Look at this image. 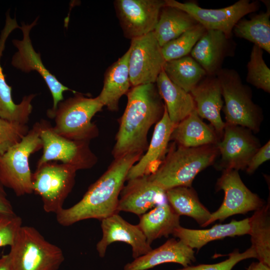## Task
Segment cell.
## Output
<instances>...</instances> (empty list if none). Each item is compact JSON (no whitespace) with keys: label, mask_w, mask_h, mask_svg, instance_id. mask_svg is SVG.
I'll return each instance as SVG.
<instances>
[{"label":"cell","mask_w":270,"mask_h":270,"mask_svg":"<svg viewBox=\"0 0 270 270\" xmlns=\"http://www.w3.org/2000/svg\"><path fill=\"white\" fill-rule=\"evenodd\" d=\"M176 126L170 120L166 108L156 124L146 153L130 168L126 180L149 175L158 168V162L164 158L172 130Z\"/></svg>","instance_id":"cell-20"},{"label":"cell","mask_w":270,"mask_h":270,"mask_svg":"<svg viewBox=\"0 0 270 270\" xmlns=\"http://www.w3.org/2000/svg\"><path fill=\"white\" fill-rule=\"evenodd\" d=\"M156 84L164 101L168 116L174 124L179 123L196 110L190 92L173 83L164 70L160 74Z\"/></svg>","instance_id":"cell-25"},{"label":"cell","mask_w":270,"mask_h":270,"mask_svg":"<svg viewBox=\"0 0 270 270\" xmlns=\"http://www.w3.org/2000/svg\"><path fill=\"white\" fill-rule=\"evenodd\" d=\"M230 263L225 260L214 264H201L196 266H188L177 270H232Z\"/></svg>","instance_id":"cell-38"},{"label":"cell","mask_w":270,"mask_h":270,"mask_svg":"<svg viewBox=\"0 0 270 270\" xmlns=\"http://www.w3.org/2000/svg\"><path fill=\"white\" fill-rule=\"evenodd\" d=\"M195 261L194 249L180 240L170 238L158 248L127 264L124 270H146L168 262L178 263L184 268Z\"/></svg>","instance_id":"cell-21"},{"label":"cell","mask_w":270,"mask_h":270,"mask_svg":"<svg viewBox=\"0 0 270 270\" xmlns=\"http://www.w3.org/2000/svg\"><path fill=\"white\" fill-rule=\"evenodd\" d=\"M165 194L168 202L178 216H190L200 226H205L212 213L201 203L192 187L174 188L166 190Z\"/></svg>","instance_id":"cell-28"},{"label":"cell","mask_w":270,"mask_h":270,"mask_svg":"<svg viewBox=\"0 0 270 270\" xmlns=\"http://www.w3.org/2000/svg\"><path fill=\"white\" fill-rule=\"evenodd\" d=\"M270 203L255 210L249 218L252 246L259 262L270 266Z\"/></svg>","instance_id":"cell-32"},{"label":"cell","mask_w":270,"mask_h":270,"mask_svg":"<svg viewBox=\"0 0 270 270\" xmlns=\"http://www.w3.org/2000/svg\"><path fill=\"white\" fill-rule=\"evenodd\" d=\"M216 188L217 191L224 192V201L219 208L212 213L204 227L217 220L223 221L236 214L256 210L264 205V202L244 184L238 170H224L216 182Z\"/></svg>","instance_id":"cell-12"},{"label":"cell","mask_w":270,"mask_h":270,"mask_svg":"<svg viewBox=\"0 0 270 270\" xmlns=\"http://www.w3.org/2000/svg\"><path fill=\"white\" fill-rule=\"evenodd\" d=\"M22 223V218L14 212L0 213V248L12 244Z\"/></svg>","instance_id":"cell-36"},{"label":"cell","mask_w":270,"mask_h":270,"mask_svg":"<svg viewBox=\"0 0 270 270\" xmlns=\"http://www.w3.org/2000/svg\"><path fill=\"white\" fill-rule=\"evenodd\" d=\"M198 24L186 12L165 4L161 10L154 32L160 45L162 46Z\"/></svg>","instance_id":"cell-27"},{"label":"cell","mask_w":270,"mask_h":270,"mask_svg":"<svg viewBox=\"0 0 270 270\" xmlns=\"http://www.w3.org/2000/svg\"><path fill=\"white\" fill-rule=\"evenodd\" d=\"M270 158V142L268 140L254 154L246 169L248 174H252L264 162Z\"/></svg>","instance_id":"cell-37"},{"label":"cell","mask_w":270,"mask_h":270,"mask_svg":"<svg viewBox=\"0 0 270 270\" xmlns=\"http://www.w3.org/2000/svg\"><path fill=\"white\" fill-rule=\"evenodd\" d=\"M114 6L124 36L132 40L154 31L165 0H116Z\"/></svg>","instance_id":"cell-13"},{"label":"cell","mask_w":270,"mask_h":270,"mask_svg":"<svg viewBox=\"0 0 270 270\" xmlns=\"http://www.w3.org/2000/svg\"><path fill=\"white\" fill-rule=\"evenodd\" d=\"M236 44L222 32L206 30L190 52L191 56L208 76H216L224 59L234 54Z\"/></svg>","instance_id":"cell-17"},{"label":"cell","mask_w":270,"mask_h":270,"mask_svg":"<svg viewBox=\"0 0 270 270\" xmlns=\"http://www.w3.org/2000/svg\"><path fill=\"white\" fill-rule=\"evenodd\" d=\"M130 50L110 66L104 76L102 91L98 96L104 106L110 111H117L121 97L128 93L131 86L128 59Z\"/></svg>","instance_id":"cell-23"},{"label":"cell","mask_w":270,"mask_h":270,"mask_svg":"<svg viewBox=\"0 0 270 270\" xmlns=\"http://www.w3.org/2000/svg\"><path fill=\"white\" fill-rule=\"evenodd\" d=\"M37 20L30 24L22 22V26L20 28L22 32L23 38L22 40H12V43L18 51L12 56V64L14 67L26 72L36 70L40 74L50 91L53 98V106L48 110L47 113H48L54 112L58 104L64 100V92L68 90L74 93H76V92L61 84L43 64L40 54L34 50L30 33L32 28L36 24Z\"/></svg>","instance_id":"cell-14"},{"label":"cell","mask_w":270,"mask_h":270,"mask_svg":"<svg viewBox=\"0 0 270 270\" xmlns=\"http://www.w3.org/2000/svg\"><path fill=\"white\" fill-rule=\"evenodd\" d=\"M104 106L98 96L87 98L78 94L60 102L56 110L47 115L54 118L52 127L58 134L70 140L90 142L98 135L92 119Z\"/></svg>","instance_id":"cell-5"},{"label":"cell","mask_w":270,"mask_h":270,"mask_svg":"<svg viewBox=\"0 0 270 270\" xmlns=\"http://www.w3.org/2000/svg\"><path fill=\"white\" fill-rule=\"evenodd\" d=\"M222 138L216 144L221 154L220 167L224 170H246L250 159L260 148L252 132L239 126L226 124Z\"/></svg>","instance_id":"cell-15"},{"label":"cell","mask_w":270,"mask_h":270,"mask_svg":"<svg viewBox=\"0 0 270 270\" xmlns=\"http://www.w3.org/2000/svg\"><path fill=\"white\" fill-rule=\"evenodd\" d=\"M218 136L212 126L204 122L196 110L176 124L170 136L176 144L186 148L216 144Z\"/></svg>","instance_id":"cell-24"},{"label":"cell","mask_w":270,"mask_h":270,"mask_svg":"<svg viewBox=\"0 0 270 270\" xmlns=\"http://www.w3.org/2000/svg\"><path fill=\"white\" fill-rule=\"evenodd\" d=\"M163 70L173 83L188 92L208 76L202 67L188 56L166 62Z\"/></svg>","instance_id":"cell-31"},{"label":"cell","mask_w":270,"mask_h":270,"mask_svg":"<svg viewBox=\"0 0 270 270\" xmlns=\"http://www.w3.org/2000/svg\"><path fill=\"white\" fill-rule=\"evenodd\" d=\"M10 247V270H58L64 260L62 250L31 226H22Z\"/></svg>","instance_id":"cell-4"},{"label":"cell","mask_w":270,"mask_h":270,"mask_svg":"<svg viewBox=\"0 0 270 270\" xmlns=\"http://www.w3.org/2000/svg\"><path fill=\"white\" fill-rule=\"evenodd\" d=\"M40 123L43 151L36 166L60 161L78 170L90 168L96 164L97 158L90 148L89 142L68 139L56 134L48 121L42 120Z\"/></svg>","instance_id":"cell-9"},{"label":"cell","mask_w":270,"mask_h":270,"mask_svg":"<svg viewBox=\"0 0 270 270\" xmlns=\"http://www.w3.org/2000/svg\"><path fill=\"white\" fill-rule=\"evenodd\" d=\"M101 228L102 238L96 246L100 257L104 256L108 246L116 242L130 244L134 258L146 254L152 249L138 226L129 223L118 214L102 220Z\"/></svg>","instance_id":"cell-16"},{"label":"cell","mask_w":270,"mask_h":270,"mask_svg":"<svg viewBox=\"0 0 270 270\" xmlns=\"http://www.w3.org/2000/svg\"><path fill=\"white\" fill-rule=\"evenodd\" d=\"M180 216L172 209L167 200L140 216L137 224L150 244L155 240L168 237L180 226Z\"/></svg>","instance_id":"cell-26"},{"label":"cell","mask_w":270,"mask_h":270,"mask_svg":"<svg viewBox=\"0 0 270 270\" xmlns=\"http://www.w3.org/2000/svg\"><path fill=\"white\" fill-rule=\"evenodd\" d=\"M165 192L154 184L148 175L128 180L120 193L118 211L141 216L166 201Z\"/></svg>","instance_id":"cell-18"},{"label":"cell","mask_w":270,"mask_h":270,"mask_svg":"<svg viewBox=\"0 0 270 270\" xmlns=\"http://www.w3.org/2000/svg\"><path fill=\"white\" fill-rule=\"evenodd\" d=\"M0 270H10L8 254L3 255L0 257Z\"/></svg>","instance_id":"cell-41"},{"label":"cell","mask_w":270,"mask_h":270,"mask_svg":"<svg viewBox=\"0 0 270 270\" xmlns=\"http://www.w3.org/2000/svg\"><path fill=\"white\" fill-rule=\"evenodd\" d=\"M247 270H270V266L260 262H254L249 266Z\"/></svg>","instance_id":"cell-40"},{"label":"cell","mask_w":270,"mask_h":270,"mask_svg":"<svg viewBox=\"0 0 270 270\" xmlns=\"http://www.w3.org/2000/svg\"><path fill=\"white\" fill-rule=\"evenodd\" d=\"M76 171L71 166L55 161L36 166L32 174V190L40 197L45 212L56 214L64 208L74 186Z\"/></svg>","instance_id":"cell-8"},{"label":"cell","mask_w":270,"mask_h":270,"mask_svg":"<svg viewBox=\"0 0 270 270\" xmlns=\"http://www.w3.org/2000/svg\"><path fill=\"white\" fill-rule=\"evenodd\" d=\"M218 153L216 144L186 148L174 142L148 178L164 192L178 186L192 187L195 177L212 164Z\"/></svg>","instance_id":"cell-3"},{"label":"cell","mask_w":270,"mask_h":270,"mask_svg":"<svg viewBox=\"0 0 270 270\" xmlns=\"http://www.w3.org/2000/svg\"><path fill=\"white\" fill-rule=\"evenodd\" d=\"M264 50L254 45L247 64L248 82L258 89L270 92V69L263 58Z\"/></svg>","instance_id":"cell-34"},{"label":"cell","mask_w":270,"mask_h":270,"mask_svg":"<svg viewBox=\"0 0 270 270\" xmlns=\"http://www.w3.org/2000/svg\"><path fill=\"white\" fill-rule=\"evenodd\" d=\"M40 132L36 122L19 142L0 156V182L18 196L33 193L29 158L42 148Z\"/></svg>","instance_id":"cell-7"},{"label":"cell","mask_w":270,"mask_h":270,"mask_svg":"<svg viewBox=\"0 0 270 270\" xmlns=\"http://www.w3.org/2000/svg\"><path fill=\"white\" fill-rule=\"evenodd\" d=\"M206 30L200 24L162 46V52L166 62L188 56Z\"/></svg>","instance_id":"cell-33"},{"label":"cell","mask_w":270,"mask_h":270,"mask_svg":"<svg viewBox=\"0 0 270 270\" xmlns=\"http://www.w3.org/2000/svg\"><path fill=\"white\" fill-rule=\"evenodd\" d=\"M141 156L140 154H129L114 159L78 202L56 214L58 222L68 226L82 220H102L118 214L119 195L130 170Z\"/></svg>","instance_id":"cell-2"},{"label":"cell","mask_w":270,"mask_h":270,"mask_svg":"<svg viewBox=\"0 0 270 270\" xmlns=\"http://www.w3.org/2000/svg\"><path fill=\"white\" fill-rule=\"evenodd\" d=\"M190 94L198 115L202 118L208 120L218 135L222 136L226 123L220 115L224 100L218 78L216 76H206Z\"/></svg>","instance_id":"cell-19"},{"label":"cell","mask_w":270,"mask_h":270,"mask_svg":"<svg viewBox=\"0 0 270 270\" xmlns=\"http://www.w3.org/2000/svg\"><path fill=\"white\" fill-rule=\"evenodd\" d=\"M165 4L186 12L206 30L222 32L229 38H232L236 24L246 15L257 11L260 6L258 1L249 0H240L218 9L202 8L194 2L176 0H165Z\"/></svg>","instance_id":"cell-10"},{"label":"cell","mask_w":270,"mask_h":270,"mask_svg":"<svg viewBox=\"0 0 270 270\" xmlns=\"http://www.w3.org/2000/svg\"><path fill=\"white\" fill-rule=\"evenodd\" d=\"M249 231V218H246L240 220H233L228 223L216 224L204 230L190 229L180 226L172 234L190 248L198 250L211 241L248 234Z\"/></svg>","instance_id":"cell-22"},{"label":"cell","mask_w":270,"mask_h":270,"mask_svg":"<svg viewBox=\"0 0 270 270\" xmlns=\"http://www.w3.org/2000/svg\"><path fill=\"white\" fill-rule=\"evenodd\" d=\"M216 76L220 81L224 100L222 109L225 123L258 132L262 119V112L252 101L250 88L242 83L234 70L222 68Z\"/></svg>","instance_id":"cell-6"},{"label":"cell","mask_w":270,"mask_h":270,"mask_svg":"<svg viewBox=\"0 0 270 270\" xmlns=\"http://www.w3.org/2000/svg\"><path fill=\"white\" fill-rule=\"evenodd\" d=\"M29 130L27 124L12 122L0 118V156L19 142Z\"/></svg>","instance_id":"cell-35"},{"label":"cell","mask_w":270,"mask_h":270,"mask_svg":"<svg viewBox=\"0 0 270 270\" xmlns=\"http://www.w3.org/2000/svg\"><path fill=\"white\" fill-rule=\"evenodd\" d=\"M8 33L5 32L0 40V58ZM36 94L25 96L22 102L16 104L12 97V87L6 82L0 64V118L10 122L26 124L32 110V101Z\"/></svg>","instance_id":"cell-29"},{"label":"cell","mask_w":270,"mask_h":270,"mask_svg":"<svg viewBox=\"0 0 270 270\" xmlns=\"http://www.w3.org/2000/svg\"><path fill=\"white\" fill-rule=\"evenodd\" d=\"M14 210L4 190V186L0 182V213L12 214Z\"/></svg>","instance_id":"cell-39"},{"label":"cell","mask_w":270,"mask_h":270,"mask_svg":"<svg viewBox=\"0 0 270 270\" xmlns=\"http://www.w3.org/2000/svg\"><path fill=\"white\" fill-rule=\"evenodd\" d=\"M266 11L253 16L250 20L242 18L234 26L232 34L239 38L252 42L270 54V8L268 1Z\"/></svg>","instance_id":"cell-30"},{"label":"cell","mask_w":270,"mask_h":270,"mask_svg":"<svg viewBox=\"0 0 270 270\" xmlns=\"http://www.w3.org/2000/svg\"><path fill=\"white\" fill-rule=\"evenodd\" d=\"M129 49L131 86L156 83L166 60L154 32L131 40Z\"/></svg>","instance_id":"cell-11"},{"label":"cell","mask_w":270,"mask_h":270,"mask_svg":"<svg viewBox=\"0 0 270 270\" xmlns=\"http://www.w3.org/2000/svg\"><path fill=\"white\" fill-rule=\"evenodd\" d=\"M120 118L112 151L114 159L129 154H142L148 146L151 126L162 118L164 104L156 83L132 86Z\"/></svg>","instance_id":"cell-1"}]
</instances>
